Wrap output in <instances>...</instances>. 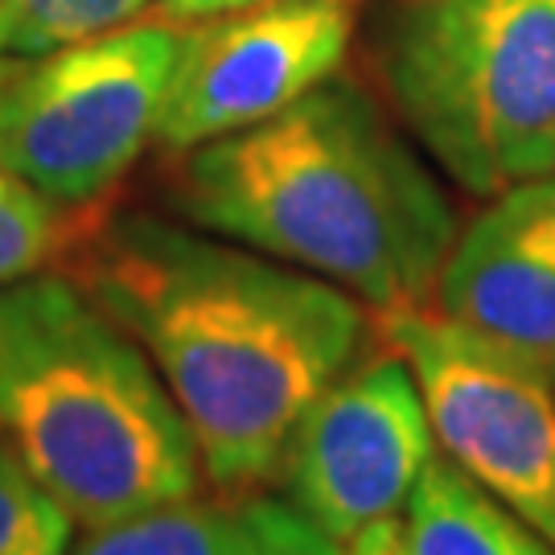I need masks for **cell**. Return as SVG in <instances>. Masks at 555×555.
<instances>
[{"label":"cell","instance_id":"1","mask_svg":"<svg viewBox=\"0 0 555 555\" xmlns=\"http://www.w3.org/2000/svg\"><path fill=\"white\" fill-rule=\"evenodd\" d=\"M75 280L153 358L219 494L276 481L305 412L371 334L346 288L153 215L100 222Z\"/></svg>","mask_w":555,"mask_h":555},{"label":"cell","instance_id":"2","mask_svg":"<svg viewBox=\"0 0 555 555\" xmlns=\"http://www.w3.org/2000/svg\"><path fill=\"white\" fill-rule=\"evenodd\" d=\"M190 219L346 288L375 313L433 305L456 238L437 178L354 82H321L280 116L190 149Z\"/></svg>","mask_w":555,"mask_h":555},{"label":"cell","instance_id":"3","mask_svg":"<svg viewBox=\"0 0 555 555\" xmlns=\"http://www.w3.org/2000/svg\"><path fill=\"white\" fill-rule=\"evenodd\" d=\"M0 444L79 531L202 490V456L153 358L79 280L0 288Z\"/></svg>","mask_w":555,"mask_h":555},{"label":"cell","instance_id":"4","mask_svg":"<svg viewBox=\"0 0 555 555\" xmlns=\"http://www.w3.org/2000/svg\"><path fill=\"white\" fill-rule=\"evenodd\" d=\"M383 75L461 190L494 198L555 173V0H408Z\"/></svg>","mask_w":555,"mask_h":555},{"label":"cell","instance_id":"5","mask_svg":"<svg viewBox=\"0 0 555 555\" xmlns=\"http://www.w3.org/2000/svg\"><path fill=\"white\" fill-rule=\"evenodd\" d=\"M190 29L124 25L50 54H0V169L59 206L103 198L157 137Z\"/></svg>","mask_w":555,"mask_h":555},{"label":"cell","instance_id":"6","mask_svg":"<svg viewBox=\"0 0 555 555\" xmlns=\"http://www.w3.org/2000/svg\"><path fill=\"white\" fill-rule=\"evenodd\" d=\"M371 330L412 366L440 453L555 547V383L433 305L387 309Z\"/></svg>","mask_w":555,"mask_h":555},{"label":"cell","instance_id":"7","mask_svg":"<svg viewBox=\"0 0 555 555\" xmlns=\"http://www.w3.org/2000/svg\"><path fill=\"white\" fill-rule=\"evenodd\" d=\"M433 456L437 437L416 375L383 346L305 412L276 481L300 515L346 547L362 527L403 515Z\"/></svg>","mask_w":555,"mask_h":555},{"label":"cell","instance_id":"8","mask_svg":"<svg viewBox=\"0 0 555 555\" xmlns=\"http://www.w3.org/2000/svg\"><path fill=\"white\" fill-rule=\"evenodd\" d=\"M350 38L354 0H259L190 29L153 140L190 153L280 116L334 79Z\"/></svg>","mask_w":555,"mask_h":555},{"label":"cell","instance_id":"9","mask_svg":"<svg viewBox=\"0 0 555 555\" xmlns=\"http://www.w3.org/2000/svg\"><path fill=\"white\" fill-rule=\"evenodd\" d=\"M437 313L555 383V173L506 185L456 231Z\"/></svg>","mask_w":555,"mask_h":555},{"label":"cell","instance_id":"10","mask_svg":"<svg viewBox=\"0 0 555 555\" xmlns=\"http://www.w3.org/2000/svg\"><path fill=\"white\" fill-rule=\"evenodd\" d=\"M75 555H341V543L263 490L181 498L103 531H82Z\"/></svg>","mask_w":555,"mask_h":555},{"label":"cell","instance_id":"11","mask_svg":"<svg viewBox=\"0 0 555 555\" xmlns=\"http://www.w3.org/2000/svg\"><path fill=\"white\" fill-rule=\"evenodd\" d=\"M403 555H555V547L440 453L403 506Z\"/></svg>","mask_w":555,"mask_h":555},{"label":"cell","instance_id":"12","mask_svg":"<svg viewBox=\"0 0 555 555\" xmlns=\"http://www.w3.org/2000/svg\"><path fill=\"white\" fill-rule=\"evenodd\" d=\"M144 4L149 0H0V46L21 59L50 54L132 25Z\"/></svg>","mask_w":555,"mask_h":555},{"label":"cell","instance_id":"13","mask_svg":"<svg viewBox=\"0 0 555 555\" xmlns=\"http://www.w3.org/2000/svg\"><path fill=\"white\" fill-rule=\"evenodd\" d=\"M59 202L0 169V288L38 276L70 243V227Z\"/></svg>","mask_w":555,"mask_h":555},{"label":"cell","instance_id":"14","mask_svg":"<svg viewBox=\"0 0 555 555\" xmlns=\"http://www.w3.org/2000/svg\"><path fill=\"white\" fill-rule=\"evenodd\" d=\"M75 518L0 444V555H75Z\"/></svg>","mask_w":555,"mask_h":555},{"label":"cell","instance_id":"15","mask_svg":"<svg viewBox=\"0 0 555 555\" xmlns=\"http://www.w3.org/2000/svg\"><path fill=\"white\" fill-rule=\"evenodd\" d=\"M341 555H403V515L378 518L371 527H362Z\"/></svg>","mask_w":555,"mask_h":555},{"label":"cell","instance_id":"16","mask_svg":"<svg viewBox=\"0 0 555 555\" xmlns=\"http://www.w3.org/2000/svg\"><path fill=\"white\" fill-rule=\"evenodd\" d=\"M157 4L169 21H215L243 13V9H251L259 0H157Z\"/></svg>","mask_w":555,"mask_h":555},{"label":"cell","instance_id":"17","mask_svg":"<svg viewBox=\"0 0 555 555\" xmlns=\"http://www.w3.org/2000/svg\"><path fill=\"white\" fill-rule=\"evenodd\" d=\"M0 54H4V46H0Z\"/></svg>","mask_w":555,"mask_h":555}]
</instances>
